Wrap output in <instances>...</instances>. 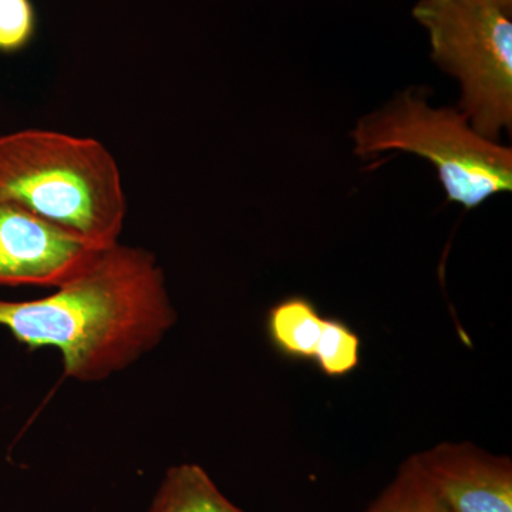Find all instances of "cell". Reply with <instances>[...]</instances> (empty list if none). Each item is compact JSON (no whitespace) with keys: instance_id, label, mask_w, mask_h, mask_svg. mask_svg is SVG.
Segmentation results:
<instances>
[{"instance_id":"4","label":"cell","mask_w":512,"mask_h":512,"mask_svg":"<svg viewBox=\"0 0 512 512\" xmlns=\"http://www.w3.org/2000/svg\"><path fill=\"white\" fill-rule=\"evenodd\" d=\"M413 16L434 62L460 83L457 109L471 127L494 141L511 133V13L484 0H420Z\"/></svg>"},{"instance_id":"2","label":"cell","mask_w":512,"mask_h":512,"mask_svg":"<svg viewBox=\"0 0 512 512\" xmlns=\"http://www.w3.org/2000/svg\"><path fill=\"white\" fill-rule=\"evenodd\" d=\"M0 198L97 248L119 244L127 211L110 151L52 130L0 136Z\"/></svg>"},{"instance_id":"10","label":"cell","mask_w":512,"mask_h":512,"mask_svg":"<svg viewBox=\"0 0 512 512\" xmlns=\"http://www.w3.org/2000/svg\"><path fill=\"white\" fill-rule=\"evenodd\" d=\"M359 336L342 320L325 318L312 359L329 377L349 375L360 363Z\"/></svg>"},{"instance_id":"11","label":"cell","mask_w":512,"mask_h":512,"mask_svg":"<svg viewBox=\"0 0 512 512\" xmlns=\"http://www.w3.org/2000/svg\"><path fill=\"white\" fill-rule=\"evenodd\" d=\"M35 30L36 13L30 0H0V53L25 49Z\"/></svg>"},{"instance_id":"8","label":"cell","mask_w":512,"mask_h":512,"mask_svg":"<svg viewBox=\"0 0 512 512\" xmlns=\"http://www.w3.org/2000/svg\"><path fill=\"white\" fill-rule=\"evenodd\" d=\"M323 316L303 296L276 303L268 313L269 338L285 355L312 359L323 328Z\"/></svg>"},{"instance_id":"9","label":"cell","mask_w":512,"mask_h":512,"mask_svg":"<svg viewBox=\"0 0 512 512\" xmlns=\"http://www.w3.org/2000/svg\"><path fill=\"white\" fill-rule=\"evenodd\" d=\"M366 512H446L441 507L426 478L410 457L397 471L392 483L373 501Z\"/></svg>"},{"instance_id":"7","label":"cell","mask_w":512,"mask_h":512,"mask_svg":"<svg viewBox=\"0 0 512 512\" xmlns=\"http://www.w3.org/2000/svg\"><path fill=\"white\" fill-rule=\"evenodd\" d=\"M146 512H245L225 497L198 464H178L165 471Z\"/></svg>"},{"instance_id":"1","label":"cell","mask_w":512,"mask_h":512,"mask_svg":"<svg viewBox=\"0 0 512 512\" xmlns=\"http://www.w3.org/2000/svg\"><path fill=\"white\" fill-rule=\"evenodd\" d=\"M177 319L156 256L120 242L45 298L0 299V326L29 350H59L64 376L82 383L133 366Z\"/></svg>"},{"instance_id":"6","label":"cell","mask_w":512,"mask_h":512,"mask_svg":"<svg viewBox=\"0 0 512 512\" xmlns=\"http://www.w3.org/2000/svg\"><path fill=\"white\" fill-rule=\"evenodd\" d=\"M446 512H512V463L470 443H441L414 456Z\"/></svg>"},{"instance_id":"5","label":"cell","mask_w":512,"mask_h":512,"mask_svg":"<svg viewBox=\"0 0 512 512\" xmlns=\"http://www.w3.org/2000/svg\"><path fill=\"white\" fill-rule=\"evenodd\" d=\"M101 249L0 198V288H59Z\"/></svg>"},{"instance_id":"12","label":"cell","mask_w":512,"mask_h":512,"mask_svg":"<svg viewBox=\"0 0 512 512\" xmlns=\"http://www.w3.org/2000/svg\"><path fill=\"white\" fill-rule=\"evenodd\" d=\"M484 2L491 3V5L503 9L505 12H512V0H484Z\"/></svg>"},{"instance_id":"3","label":"cell","mask_w":512,"mask_h":512,"mask_svg":"<svg viewBox=\"0 0 512 512\" xmlns=\"http://www.w3.org/2000/svg\"><path fill=\"white\" fill-rule=\"evenodd\" d=\"M350 136L360 158L402 151L429 161L447 200L466 210L512 191L511 148L478 134L460 110L431 107L420 90L397 94L357 121Z\"/></svg>"}]
</instances>
